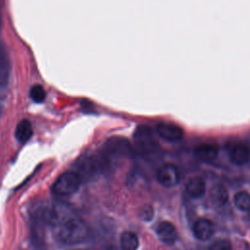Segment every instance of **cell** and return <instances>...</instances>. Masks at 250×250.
Returning <instances> with one entry per match:
<instances>
[{"label": "cell", "instance_id": "1", "mask_svg": "<svg viewBox=\"0 0 250 250\" xmlns=\"http://www.w3.org/2000/svg\"><path fill=\"white\" fill-rule=\"evenodd\" d=\"M46 220L53 228L56 238L66 245H75L84 242L89 237V229L86 223L66 206L54 205L45 209Z\"/></svg>", "mask_w": 250, "mask_h": 250}, {"label": "cell", "instance_id": "2", "mask_svg": "<svg viewBox=\"0 0 250 250\" xmlns=\"http://www.w3.org/2000/svg\"><path fill=\"white\" fill-rule=\"evenodd\" d=\"M132 153L130 143L120 137H113L108 139L103 147L102 155L100 157L102 164H110L112 161L122 160L129 157Z\"/></svg>", "mask_w": 250, "mask_h": 250}, {"label": "cell", "instance_id": "3", "mask_svg": "<svg viewBox=\"0 0 250 250\" xmlns=\"http://www.w3.org/2000/svg\"><path fill=\"white\" fill-rule=\"evenodd\" d=\"M82 183V177L74 171H65L62 173L54 182L52 191L59 196H68L76 192Z\"/></svg>", "mask_w": 250, "mask_h": 250}, {"label": "cell", "instance_id": "4", "mask_svg": "<svg viewBox=\"0 0 250 250\" xmlns=\"http://www.w3.org/2000/svg\"><path fill=\"white\" fill-rule=\"evenodd\" d=\"M134 142L137 149L142 153H148L155 149L156 142L153 132L146 125H140L134 132Z\"/></svg>", "mask_w": 250, "mask_h": 250}, {"label": "cell", "instance_id": "5", "mask_svg": "<svg viewBox=\"0 0 250 250\" xmlns=\"http://www.w3.org/2000/svg\"><path fill=\"white\" fill-rule=\"evenodd\" d=\"M157 181L165 188H173L180 182L181 175L176 165L166 163L159 167L156 173Z\"/></svg>", "mask_w": 250, "mask_h": 250}, {"label": "cell", "instance_id": "6", "mask_svg": "<svg viewBox=\"0 0 250 250\" xmlns=\"http://www.w3.org/2000/svg\"><path fill=\"white\" fill-rule=\"evenodd\" d=\"M156 133L158 136L168 142H178L183 139L184 131L183 129L170 122H160L156 125Z\"/></svg>", "mask_w": 250, "mask_h": 250}, {"label": "cell", "instance_id": "7", "mask_svg": "<svg viewBox=\"0 0 250 250\" xmlns=\"http://www.w3.org/2000/svg\"><path fill=\"white\" fill-rule=\"evenodd\" d=\"M229 156L236 165H243L250 160V147L240 142H235L229 148Z\"/></svg>", "mask_w": 250, "mask_h": 250}, {"label": "cell", "instance_id": "8", "mask_svg": "<svg viewBox=\"0 0 250 250\" xmlns=\"http://www.w3.org/2000/svg\"><path fill=\"white\" fill-rule=\"evenodd\" d=\"M156 234L159 240L167 245L174 244L178 238L175 226L168 221H162L157 225Z\"/></svg>", "mask_w": 250, "mask_h": 250}, {"label": "cell", "instance_id": "9", "mask_svg": "<svg viewBox=\"0 0 250 250\" xmlns=\"http://www.w3.org/2000/svg\"><path fill=\"white\" fill-rule=\"evenodd\" d=\"M194 236L199 240H208L214 233V226L211 221L207 219H198L192 226Z\"/></svg>", "mask_w": 250, "mask_h": 250}, {"label": "cell", "instance_id": "10", "mask_svg": "<svg viewBox=\"0 0 250 250\" xmlns=\"http://www.w3.org/2000/svg\"><path fill=\"white\" fill-rule=\"evenodd\" d=\"M218 146L213 144H200L194 149L195 156L203 162H211L217 158Z\"/></svg>", "mask_w": 250, "mask_h": 250}, {"label": "cell", "instance_id": "11", "mask_svg": "<svg viewBox=\"0 0 250 250\" xmlns=\"http://www.w3.org/2000/svg\"><path fill=\"white\" fill-rule=\"evenodd\" d=\"M186 189L191 197L199 198L205 193V190H206L205 181L203 180V178L199 176L191 177L186 185Z\"/></svg>", "mask_w": 250, "mask_h": 250}, {"label": "cell", "instance_id": "12", "mask_svg": "<svg viewBox=\"0 0 250 250\" xmlns=\"http://www.w3.org/2000/svg\"><path fill=\"white\" fill-rule=\"evenodd\" d=\"M32 134H33L32 125L28 119H22L18 123L15 130V136L20 143L27 142L31 138Z\"/></svg>", "mask_w": 250, "mask_h": 250}, {"label": "cell", "instance_id": "13", "mask_svg": "<svg viewBox=\"0 0 250 250\" xmlns=\"http://www.w3.org/2000/svg\"><path fill=\"white\" fill-rule=\"evenodd\" d=\"M210 199L212 203L216 206L225 205L229 199V193L227 188L221 184L214 185L210 190Z\"/></svg>", "mask_w": 250, "mask_h": 250}, {"label": "cell", "instance_id": "14", "mask_svg": "<svg viewBox=\"0 0 250 250\" xmlns=\"http://www.w3.org/2000/svg\"><path fill=\"white\" fill-rule=\"evenodd\" d=\"M140 245L138 235L131 231L125 230L120 235V250H138Z\"/></svg>", "mask_w": 250, "mask_h": 250}, {"label": "cell", "instance_id": "15", "mask_svg": "<svg viewBox=\"0 0 250 250\" xmlns=\"http://www.w3.org/2000/svg\"><path fill=\"white\" fill-rule=\"evenodd\" d=\"M233 202L236 208L241 211H250V193L245 190H240L235 193L233 197Z\"/></svg>", "mask_w": 250, "mask_h": 250}, {"label": "cell", "instance_id": "16", "mask_svg": "<svg viewBox=\"0 0 250 250\" xmlns=\"http://www.w3.org/2000/svg\"><path fill=\"white\" fill-rule=\"evenodd\" d=\"M29 97L35 103H42L46 98V92L41 85L35 84L29 90Z\"/></svg>", "mask_w": 250, "mask_h": 250}, {"label": "cell", "instance_id": "17", "mask_svg": "<svg viewBox=\"0 0 250 250\" xmlns=\"http://www.w3.org/2000/svg\"><path fill=\"white\" fill-rule=\"evenodd\" d=\"M209 250H232V248L229 241L226 239H219L210 245Z\"/></svg>", "mask_w": 250, "mask_h": 250}, {"label": "cell", "instance_id": "18", "mask_svg": "<svg viewBox=\"0 0 250 250\" xmlns=\"http://www.w3.org/2000/svg\"><path fill=\"white\" fill-rule=\"evenodd\" d=\"M152 215H153V210H152V208L149 205L144 207L142 209V211H141V217L143 218V220L149 221L151 219Z\"/></svg>", "mask_w": 250, "mask_h": 250}, {"label": "cell", "instance_id": "19", "mask_svg": "<svg viewBox=\"0 0 250 250\" xmlns=\"http://www.w3.org/2000/svg\"><path fill=\"white\" fill-rule=\"evenodd\" d=\"M104 250H118L115 246H112V245H109V246H107Z\"/></svg>", "mask_w": 250, "mask_h": 250}, {"label": "cell", "instance_id": "20", "mask_svg": "<svg viewBox=\"0 0 250 250\" xmlns=\"http://www.w3.org/2000/svg\"><path fill=\"white\" fill-rule=\"evenodd\" d=\"M245 250H250V245H247L246 246V249Z\"/></svg>", "mask_w": 250, "mask_h": 250}]
</instances>
